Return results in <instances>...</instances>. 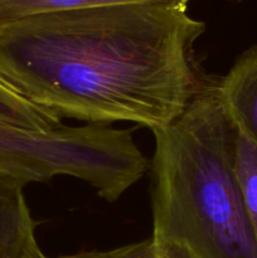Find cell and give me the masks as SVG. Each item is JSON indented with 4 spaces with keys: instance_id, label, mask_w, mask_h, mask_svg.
<instances>
[{
    "instance_id": "6da1fadb",
    "label": "cell",
    "mask_w": 257,
    "mask_h": 258,
    "mask_svg": "<svg viewBox=\"0 0 257 258\" xmlns=\"http://www.w3.org/2000/svg\"><path fill=\"white\" fill-rule=\"evenodd\" d=\"M186 9L117 5L42 13L0 24V80L58 117L159 130L212 82Z\"/></svg>"
},
{
    "instance_id": "7a4b0ae2",
    "label": "cell",
    "mask_w": 257,
    "mask_h": 258,
    "mask_svg": "<svg viewBox=\"0 0 257 258\" xmlns=\"http://www.w3.org/2000/svg\"><path fill=\"white\" fill-rule=\"evenodd\" d=\"M214 80L165 127L151 133L153 237L196 258H257L236 174L237 131Z\"/></svg>"
},
{
    "instance_id": "3957f363",
    "label": "cell",
    "mask_w": 257,
    "mask_h": 258,
    "mask_svg": "<svg viewBox=\"0 0 257 258\" xmlns=\"http://www.w3.org/2000/svg\"><path fill=\"white\" fill-rule=\"evenodd\" d=\"M105 163V148L96 126H66L54 130H25L0 123V171L25 184L48 181L57 175L97 180Z\"/></svg>"
},
{
    "instance_id": "277c9868",
    "label": "cell",
    "mask_w": 257,
    "mask_h": 258,
    "mask_svg": "<svg viewBox=\"0 0 257 258\" xmlns=\"http://www.w3.org/2000/svg\"><path fill=\"white\" fill-rule=\"evenodd\" d=\"M217 92L237 134L257 148V45L237 57L217 82Z\"/></svg>"
},
{
    "instance_id": "5b68a950",
    "label": "cell",
    "mask_w": 257,
    "mask_h": 258,
    "mask_svg": "<svg viewBox=\"0 0 257 258\" xmlns=\"http://www.w3.org/2000/svg\"><path fill=\"white\" fill-rule=\"evenodd\" d=\"M27 184L0 171V258H29L38 246L37 223L23 190Z\"/></svg>"
},
{
    "instance_id": "8992f818",
    "label": "cell",
    "mask_w": 257,
    "mask_h": 258,
    "mask_svg": "<svg viewBox=\"0 0 257 258\" xmlns=\"http://www.w3.org/2000/svg\"><path fill=\"white\" fill-rule=\"evenodd\" d=\"M190 0H0V24L42 13L117 5H163L188 9Z\"/></svg>"
},
{
    "instance_id": "52a82bcc",
    "label": "cell",
    "mask_w": 257,
    "mask_h": 258,
    "mask_svg": "<svg viewBox=\"0 0 257 258\" xmlns=\"http://www.w3.org/2000/svg\"><path fill=\"white\" fill-rule=\"evenodd\" d=\"M0 123L38 131L63 126L62 118L28 101L3 80H0Z\"/></svg>"
},
{
    "instance_id": "ba28073f",
    "label": "cell",
    "mask_w": 257,
    "mask_h": 258,
    "mask_svg": "<svg viewBox=\"0 0 257 258\" xmlns=\"http://www.w3.org/2000/svg\"><path fill=\"white\" fill-rule=\"evenodd\" d=\"M29 258H196L184 244L149 237L141 242L126 244L107 251H82L58 257H47L39 247Z\"/></svg>"
},
{
    "instance_id": "9c48e42d",
    "label": "cell",
    "mask_w": 257,
    "mask_h": 258,
    "mask_svg": "<svg viewBox=\"0 0 257 258\" xmlns=\"http://www.w3.org/2000/svg\"><path fill=\"white\" fill-rule=\"evenodd\" d=\"M236 174L257 244V148L237 135Z\"/></svg>"
}]
</instances>
